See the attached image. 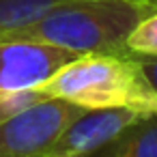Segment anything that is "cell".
Here are the masks:
<instances>
[{
	"instance_id": "obj_1",
	"label": "cell",
	"mask_w": 157,
	"mask_h": 157,
	"mask_svg": "<svg viewBox=\"0 0 157 157\" xmlns=\"http://www.w3.org/2000/svg\"><path fill=\"white\" fill-rule=\"evenodd\" d=\"M153 11L157 0H60L39 20L0 41H39L78 56L131 54L127 37Z\"/></svg>"
},
{
	"instance_id": "obj_2",
	"label": "cell",
	"mask_w": 157,
	"mask_h": 157,
	"mask_svg": "<svg viewBox=\"0 0 157 157\" xmlns=\"http://www.w3.org/2000/svg\"><path fill=\"white\" fill-rule=\"evenodd\" d=\"M37 88L45 97H60L88 110L127 108L157 114V93L148 86L133 54L75 56Z\"/></svg>"
},
{
	"instance_id": "obj_3",
	"label": "cell",
	"mask_w": 157,
	"mask_h": 157,
	"mask_svg": "<svg viewBox=\"0 0 157 157\" xmlns=\"http://www.w3.org/2000/svg\"><path fill=\"white\" fill-rule=\"evenodd\" d=\"M88 108L43 97L0 123V157H41Z\"/></svg>"
},
{
	"instance_id": "obj_4",
	"label": "cell",
	"mask_w": 157,
	"mask_h": 157,
	"mask_svg": "<svg viewBox=\"0 0 157 157\" xmlns=\"http://www.w3.org/2000/svg\"><path fill=\"white\" fill-rule=\"evenodd\" d=\"M78 54L39 41H0V90H30Z\"/></svg>"
},
{
	"instance_id": "obj_5",
	"label": "cell",
	"mask_w": 157,
	"mask_h": 157,
	"mask_svg": "<svg viewBox=\"0 0 157 157\" xmlns=\"http://www.w3.org/2000/svg\"><path fill=\"white\" fill-rule=\"evenodd\" d=\"M138 116L140 112L127 108L86 110L56 138V142L41 157H90L110 144Z\"/></svg>"
},
{
	"instance_id": "obj_6",
	"label": "cell",
	"mask_w": 157,
	"mask_h": 157,
	"mask_svg": "<svg viewBox=\"0 0 157 157\" xmlns=\"http://www.w3.org/2000/svg\"><path fill=\"white\" fill-rule=\"evenodd\" d=\"M90 157H157V114H140Z\"/></svg>"
},
{
	"instance_id": "obj_7",
	"label": "cell",
	"mask_w": 157,
	"mask_h": 157,
	"mask_svg": "<svg viewBox=\"0 0 157 157\" xmlns=\"http://www.w3.org/2000/svg\"><path fill=\"white\" fill-rule=\"evenodd\" d=\"M60 0H0V39L39 20Z\"/></svg>"
},
{
	"instance_id": "obj_8",
	"label": "cell",
	"mask_w": 157,
	"mask_h": 157,
	"mask_svg": "<svg viewBox=\"0 0 157 157\" xmlns=\"http://www.w3.org/2000/svg\"><path fill=\"white\" fill-rule=\"evenodd\" d=\"M127 50L138 56H157V11L136 24L127 37Z\"/></svg>"
},
{
	"instance_id": "obj_9",
	"label": "cell",
	"mask_w": 157,
	"mask_h": 157,
	"mask_svg": "<svg viewBox=\"0 0 157 157\" xmlns=\"http://www.w3.org/2000/svg\"><path fill=\"white\" fill-rule=\"evenodd\" d=\"M45 95L39 88H30V90H0V123L7 121L9 116H13L15 112L24 110L26 105L43 99Z\"/></svg>"
},
{
	"instance_id": "obj_10",
	"label": "cell",
	"mask_w": 157,
	"mask_h": 157,
	"mask_svg": "<svg viewBox=\"0 0 157 157\" xmlns=\"http://www.w3.org/2000/svg\"><path fill=\"white\" fill-rule=\"evenodd\" d=\"M133 58H136L142 75L146 78L148 86L157 93V56H138V54H133Z\"/></svg>"
}]
</instances>
